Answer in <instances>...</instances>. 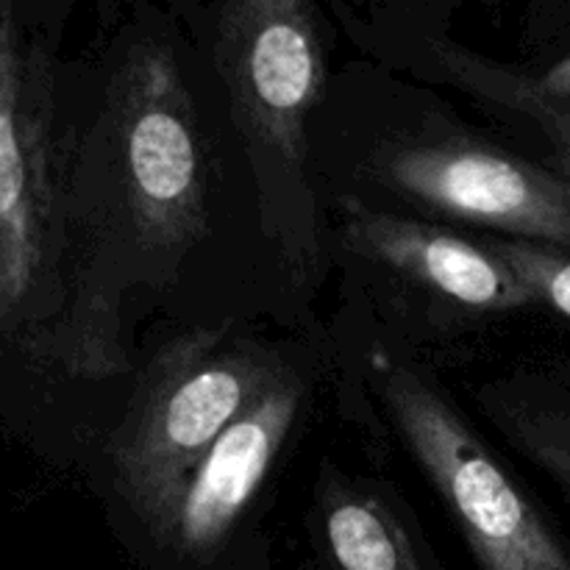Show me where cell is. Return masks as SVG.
Instances as JSON below:
<instances>
[{"mask_svg": "<svg viewBox=\"0 0 570 570\" xmlns=\"http://www.w3.org/2000/svg\"><path fill=\"white\" fill-rule=\"evenodd\" d=\"M215 61L254 170L262 228L284 265L298 278L309 276L317 262V215L306 122L326 76L315 9L301 0L223 6Z\"/></svg>", "mask_w": 570, "mask_h": 570, "instance_id": "6da1fadb", "label": "cell"}, {"mask_svg": "<svg viewBox=\"0 0 570 570\" xmlns=\"http://www.w3.org/2000/svg\"><path fill=\"white\" fill-rule=\"evenodd\" d=\"M282 371L217 332L184 334L159 351L111 454L120 495L156 540L195 468Z\"/></svg>", "mask_w": 570, "mask_h": 570, "instance_id": "7a4b0ae2", "label": "cell"}, {"mask_svg": "<svg viewBox=\"0 0 570 570\" xmlns=\"http://www.w3.org/2000/svg\"><path fill=\"white\" fill-rule=\"evenodd\" d=\"M379 390L482 570H570L566 540L438 387L412 367L387 362Z\"/></svg>", "mask_w": 570, "mask_h": 570, "instance_id": "3957f363", "label": "cell"}, {"mask_svg": "<svg viewBox=\"0 0 570 570\" xmlns=\"http://www.w3.org/2000/svg\"><path fill=\"white\" fill-rule=\"evenodd\" d=\"M111 145L120 217L142 254L181 256L206 237V173L181 67L167 45L142 42L115 83Z\"/></svg>", "mask_w": 570, "mask_h": 570, "instance_id": "277c9868", "label": "cell"}, {"mask_svg": "<svg viewBox=\"0 0 570 570\" xmlns=\"http://www.w3.org/2000/svg\"><path fill=\"white\" fill-rule=\"evenodd\" d=\"M379 181L451 220L570 254V178L471 139L395 145Z\"/></svg>", "mask_w": 570, "mask_h": 570, "instance_id": "5b68a950", "label": "cell"}, {"mask_svg": "<svg viewBox=\"0 0 570 570\" xmlns=\"http://www.w3.org/2000/svg\"><path fill=\"white\" fill-rule=\"evenodd\" d=\"M304 401V382L282 371L259 399L212 445L184 484L159 543L184 557H204L228 538L265 482Z\"/></svg>", "mask_w": 570, "mask_h": 570, "instance_id": "8992f818", "label": "cell"}, {"mask_svg": "<svg viewBox=\"0 0 570 570\" xmlns=\"http://www.w3.org/2000/svg\"><path fill=\"white\" fill-rule=\"evenodd\" d=\"M348 245L382 262L449 304L468 312H521L534 306L521 278L484 243L451 234L440 226L360 209L345 223Z\"/></svg>", "mask_w": 570, "mask_h": 570, "instance_id": "52a82bcc", "label": "cell"}, {"mask_svg": "<svg viewBox=\"0 0 570 570\" xmlns=\"http://www.w3.org/2000/svg\"><path fill=\"white\" fill-rule=\"evenodd\" d=\"M326 538L340 570H417L399 523L365 495H340L328 507Z\"/></svg>", "mask_w": 570, "mask_h": 570, "instance_id": "ba28073f", "label": "cell"}, {"mask_svg": "<svg viewBox=\"0 0 570 570\" xmlns=\"http://www.w3.org/2000/svg\"><path fill=\"white\" fill-rule=\"evenodd\" d=\"M499 423L515 449L551 479L570 507V395L501 401Z\"/></svg>", "mask_w": 570, "mask_h": 570, "instance_id": "9c48e42d", "label": "cell"}, {"mask_svg": "<svg viewBox=\"0 0 570 570\" xmlns=\"http://www.w3.org/2000/svg\"><path fill=\"white\" fill-rule=\"evenodd\" d=\"M449 67L465 87L499 100L501 106L512 104V100H532V104L570 109V53L557 65H551L546 72H540V76L499 70V67L473 59L462 50H454L449 56Z\"/></svg>", "mask_w": 570, "mask_h": 570, "instance_id": "30bf717a", "label": "cell"}, {"mask_svg": "<svg viewBox=\"0 0 570 570\" xmlns=\"http://www.w3.org/2000/svg\"><path fill=\"white\" fill-rule=\"evenodd\" d=\"M484 245L521 278L534 306H546L570 323V254L504 237L484 239Z\"/></svg>", "mask_w": 570, "mask_h": 570, "instance_id": "8fae6325", "label": "cell"}, {"mask_svg": "<svg viewBox=\"0 0 570 570\" xmlns=\"http://www.w3.org/2000/svg\"><path fill=\"white\" fill-rule=\"evenodd\" d=\"M26 187H28V173L26 159H22L20 139H17L14 120L6 109H0V223L9 228L14 237L20 259L26 262L31 254L28 245V232L20 223L22 204H26Z\"/></svg>", "mask_w": 570, "mask_h": 570, "instance_id": "7c38bea8", "label": "cell"}, {"mask_svg": "<svg viewBox=\"0 0 570 570\" xmlns=\"http://www.w3.org/2000/svg\"><path fill=\"white\" fill-rule=\"evenodd\" d=\"M507 109L527 115L540 128L551 154H554V170L570 178V109L532 104V100H512V104H507Z\"/></svg>", "mask_w": 570, "mask_h": 570, "instance_id": "4fadbf2b", "label": "cell"}]
</instances>
